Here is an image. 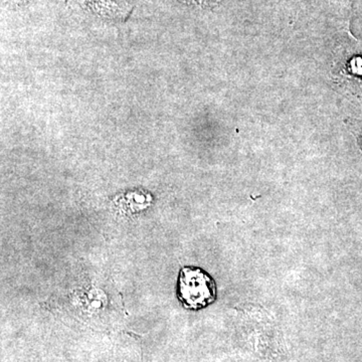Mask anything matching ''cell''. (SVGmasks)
I'll use <instances>...</instances> for the list:
<instances>
[{"label":"cell","mask_w":362,"mask_h":362,"mask_svg":"<svg viewBox=\"0 0 362 362\" xmlns=\"http://www.w3.org/2000/svg\"><path fill=\"white\" fill-rule=\"evenodd\" d=\"M176 294L185 308L199 311L216 301L218 289L207 272L199 267H183L178 275Z\"/></svg>","instance_id":"obj_1"},{"label":"cell","mask_w":362,"mask_h":362,"mask_svg":"<svg viewBox=\"0 0 362 362\" xmlns=\"http://www.w3.org/2000/svg\"><path fill=\"white\" fill-rule=\"evenodd\" d=\"M350 70L352 74L362 77V58H354L350 63Z\"/></svg>","instance_id":"obj_2"},{"label":"cell","mask_w":362,"mask_h":362,"mask_svg":"<svg viewBox=\"0 0 362 362\" xmlns=\"http://www.w3.org/2000/svg\"><path fill=\"white\" fill-rule=\"evenodd\" d=\"M356 134L357 140H358L359 145L362 150V123H359V127L356 128Z\"/></svg>","instance_id":"obj_3"}]
</instances>
